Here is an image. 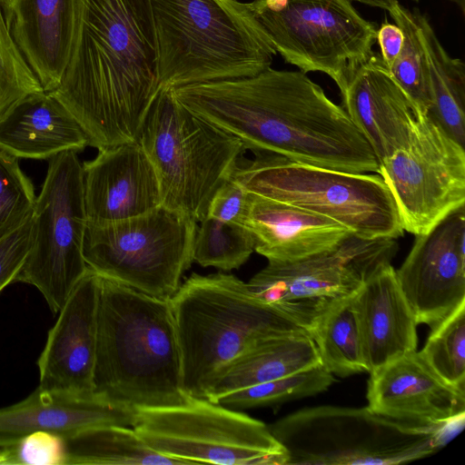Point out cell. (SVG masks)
Listing matches in <instances>:
<instances>
[{
	"instance_id": "6da1fadb",
	"label": "cell",
	"mask_w": 465,
	"mask_h": 465,
	"mask_svg": "<svg viewBox=\"0 0 465 465\" xmlns=\"http://www.w3.org/2000/svg\"><path fill=\"white\" fill-rule=\"evenodd\" d=\"M186 108L238 138L246 150L348 173L379 162L344 108L302 71L276 70L172 88Z\"/></svg>"
},
{
	"instance_id": "7a4b0ae2",
	"label": "cell",
	"mask_w": 465,
	"mask_h": 465,
	"mask_svg": "<svg viewBox=\"0 0 465 465\" xmlns=\"http://www.w3.org/2000/svg\"><path fill=\"white\" fill-rule=\"evenodd\" d=\"M159 85L150 0H78L70 60L50 92L98 150L136 141Z\"/></svg>"
},
{
	"instance_id": "3957f363",
	"label": "cell",
	"mask_w": 465,
	"mask_h": 465,
	"mask_svg": "<svg viewBox=\"0 0 465 465\" xmlns=\"http://www.w3.org/2000/svg\"><path fill=\"white\" fill-rule=\"evenodd\" d=\"M93 393L134 411L190 401L170 301L102 277Z\"/></svg>"
},
{
	"instance_id": "277c9868",
	"label": "cell",
	"mask_w": 465,
	"mask_h": 465,
	"mask_svg": "<svg viewBox=\"0 0 465 465\" xmlns=\"http://www.w3.org/2000/svg\"><path fill=\"white\" fill-rule=\"evenodd\" d=\"M160 87L249 77L277 54L247 3L150 0Z\"/></svg>"
},
{
	"instance_id": "5b68a950",
	"label": "cell",
	"mask_w": 465,
	"mask_h": 465,
	"mask_svg": "<svg viewBox=\"0 0 465 465\" xmlns=\"http://www.w3.org/2000/svg\"><path fill=\"white\" fill-rule=\"evenodd\" d=\"M181 352L183 389L206 399L216 373L269 337L306 331L260 300L232 274L193 273L170 300Z\"/></svg>"
},
{
	"instance_id": "8992f818",
	"label": "cell",
	"mask_w": 465,
	"mask_h": 465,
	"mask_svg": "<svg viewBox=\"0 0 465 465\" xmlns=\"http://www.w3.org/2000/svg\"><path fill=\"white\" fill-rule=\"evenodd\" d=\"M287 465H394L439 451L457 429L408 424L368 406L302 409L268 425Z\"/></svg>"
},
{
	"instance_id": "52a82bcc",
	"label": "cell",
	"mask_w": 465,
	"mask_h": 465,
	"mask_svg": "<svg viewBox=\"0 0 465 465\" xmlns=\"http://www.w3.org/2000/svg\"><path fill=\"white\" fill-rule=\"evenodd\" d=\"M137 141L156 173L162 205L196 222L205 218L213 195L246 150L183 105L168 87L159 88Z\"/></svg>"
},
{
	"instance_id": "ba28073f",
	"label": "cell",
	"mask_w": 465,
	"mask_h": 465,
	"mask_svg": "<svg viewBox=\"0 0 465 465\" xmlns=\"http://www.w3.org/2000/svg\"><path fill=\"white\" fill-rule=\"evenodd\" d=\"M229 178L248 192L328 217L365 239L403 234L393 197L379 174L348 173L254 153Z\"/></svg>"
},
{
	"instance_id": "9c48e42d",
	"label": "cell",
	"mask_w": 465,
	"mask_h": 465,
	"mask_svg": "<svg viewBox=\"0 0 465 465\" xmlns=\"http://www.w3.org/2000/svg\"><path fill=\"white\" fill-rule=\"evenodd\" d=\"M197 222L163 205L114 223H87L83 255L100 276L168 300L193 260Z\"/></svg>"
},
{
	"instance_id": "30bf717a",
	"label": "cell",
	"mask_w": 465,
	"mask_h": 465,
	"mask_svg": "<svg viewBox=\"0 0 465 465\" xmlns=\"http://www.w3.org/2000/svg\"><path fill=\"white\" fill-rule=\"evenodd\" d=\"M251 12L285 62L322 72L341 94L372 54L377 28L350 0H253Z\"/></svg>"
},
{
	"instance_id": "8fae6325",
	"label": "cell",
	"mask_w": 465,
	"mask_h": 465,
	"mask_svg": "<svg viewBox=\"0 0 465 465\" xmlns=\"http://www.w3.org/2000/svg\"><path fill=\"white\" fill-rule=\"evenodd\" d=\"M155 451L187 464L287 465L268 425L206 399L136 411L133 427Z\"/></svg>"
},
{
	"instance_id": "7c38bea8",
	"label": "cell",
	"mask_w": 465,
	"mask_h": 465,
	"mask_svg": "<svg viewBox=\"0 0 465 465\" xmlns=\"http://www.w3.org/2000/svg\"><path fill=\"white\" fill-rule=\"evenodd\" d=\"M397 250L396 239L351 234L334 249L303 260L268 262L247 284L260 300L310 334L378 268L391 263Z\"/></svg>"
},
{
	"instance_id": "4fadbf2b",
	"label": "cell",
	"mask_w": 465,
	"mask_h": 465,
	"mask_svg": "<svg viewBox=\"0 0 465 465\" xmlns=\"http://www.w3.org/2000/svg\"><path fill=\"white\" fill-rule=\"evenodd\" d=\"M48 161L32 214L31 248L16 282L35 286L56 314L88 269L83 255L87 218L77 153Z\"/></svg>"
},
{
	"instance_id": "5bb4252c",
	"label": "cell",
	"mask_w": 465,
	"mask_h": 465,
	"mask_svg": "<svg viewBox=\"0 0 465 465\" xmlns=\"http://www.w3.org/2000/svg\"><path fill=\"white\" fill-rule=\"evenodd\" d=\"M377 173L393 197L403 231L414 235L464 206V146L427 114Z\"/></svg>"
},
{
	"instance_id": "9a60e30c",
	"label": "cell",
	"mask_w": 465,
	"mask_h": 465,
	"mask_svg": "<svg viewBox=\"0 0 465 465\" xmlns=\"http://www.w3.org/2000/svg\"><path fill=\"white\" fill-rule=\"evenodd\" d=\"M396 276L419 324L430 329L465 303V209L415 235Z\"/></svg>"
},
{
	"instance_id": "2e32d148",
	"label": "cell",
	"mask_w": 465,
	"mask_h": 465,
	"mask_svg": "<svg viewBox=\"0 0 465 465\" xmlns=\"http://www.w3.org/2000/svg\"><path fill=\"white\" fill-rule=\"evenodd\" d=\"M366 398L371 411L400 422L457 430L463 425L465 391L441 380L417 350L370 373Z\"/></svg>"
},
{
	"instance_id": "e0dca14e",
	"label": "cell",
	"mask_w": 465,
	"mask_h": 465,
	"mask_svg": "<svg viewBox=\"0 0 465 465\" xmlns=\"http://www.w3.org/2000/svg\"><path fill=\"white\" fill-rule=\"evenodd\" d=\"M102 277L88 268L58 312L38 360L42 390L94 396L97 308Z\"/></svg>"
},
{
	"instance_id": "ac0fdd59",
	"label": "cell",
	"mask_w": 465,
	"mask_h": 465,
	"mask_svg": "<svg viewBox=\"0 0 465 465\" xmlns=\"http://www.w3.org/2000/svg\"><path fill=\"white\" fill-rule=\"evenodd\" d=\"M98 151L95 158L83 163L87 223L122 221L162 205L156 173L137 140Z\"/></svg>"
},
{
	"instance_id": "d6986e66",
	"label": "cell",
	"mask_w": 465,
	"mask_h": 465,
	"mask_svg": "<svg viewBox=\"0 0 465 465\" xmlns=\"http://www.w3.org/2000/svg\"><path fill=\"white\" fill-rule=\"evenodd\" d=\"M342 107L380 163L406 145L424 114L373 54L352 74L341 93Z\"/></svg>"
},
{
	"instance_id": "ffe728a7",
	"label": "cell",
	"mask_w": 465,
	"mask_h": 465,
	"mask_svg": "<svg viewBox=\"0 0 465 465\" xmlns=\"http://www.w3.org/2000/svg\"><path fill=\"white\" fill-rule=\"evenodd\" d=\"M365 371L417 350L413 312L391 262L378 268L351 298Z\"/></svg>"
},
{
	"instance_id": "44dd1931",
	"label": "cell",
	"mask_w": 465,
	"mask_h": 465,
	"mask_svg": "<svg viewBox=\"0 0 465 465\" xmlns=\"http://www.w3.org/2000/svg\"><path fill=\"white\" fill-rule=\"evenodd\" d=\"M242 224L254 237V251L273 262L331 251L353 234L328 217L252 193Z\"/></svg>"
},
{
	"instance_id": "7402d4cb",
	"label": "cell",
	"mask_w": 465,
	"mask_h": 465,
	"mask_svg": "<svg viewBox=\"0 0 465 465\" xmlns=\"http://www.w3.org/2000/svg\"><path fill=\"white\" fill-rule=\"evenodd\" d=\"M78 0H7L13 37L45 92L55 90L68 65Z\"/></svg>"
},
{
	"instance_id": "603a6c76",
	"label": "cell",
	"mask_w": 465,
	"mask_h": 465,
	"mask_svg": "<svg viewBox=\"0 0 465 465\" xmlns=\"http://www.w3.org/2000/svg\"><path fill=\"white\" fill-rule=\"evenodd\" d=\"M136 411L95 396L53 392L37 387L29 396L0 409V448L35 431L63 437L104 425L134 427Z\"/></svg>"
},
{
	"instance_id": "cb8c5ba5",
	"label": "cell",
	"mask_w": 465,
	"mask_h": 465,
	"mask_svg": "<svg viewBox=\"0 0 465 465\" xmlns=\"http://www.w3.org/2000/svg\"><path fill=\"white\" fill-rule=\"evenodd\" d=\"M88 145L82 126L51 93L28 94L0 114V149L16 158L49 160Z\"/></svg>"
},
{
	"instance_id": "d4e9b609",
	"label": "cell",
	"mask_w": 465,
	"mask_h": 465,
	"mask_svg": "<svg viewBox=\"0 0 465 465\" xmlns=\"http://www.w3.org/2000/svg\"><path fill=\"white\" fill-rule=\"evenodd\" d=\"M315 343L307 331L266 338L246 349L214 376L206 400L282 378L320 365Z\"/></svg>"
},
{
	"instance_id": "484cf974",
	"label": "cell",
	"mask_w": 465,
	"mask_h": 465,
	"mask_svg": "<svg viewBox=\"0 0 465 465\" xmlns=\"http://www.w3.org/2000/svg\"><path fill=\"white\" fill-rule=\"evenodd\" d=\"M414 16L430 73L431 105L426 114L450 137L464 146V63L460 58H452L449 55L424 15L414 13Z\"/></svg>"
},
{
	"instance_id": "4316f807",
	"label": "cell",
	"mask_w": 465,
	"mask_h": 465,
	"mask_svg": "<svg viewBox=\"0 0 465 465\" xmlns=\"http://www.w3.org/2000/svg\"><path fill=\"white\" fill-rule=\"evenodd\" d=\"M64 439V465H188L153 450L132 427L98 426Z\"/></svg>"
},
{
	"instance_id": "83f0119b",
	"label": "cell",
	"mask_w": 465,
	"mask_h": 465,
	"mask_svg": "<svg viewBox=\"0 0 465 465\" xmlns=\"http://www.w3.org/2000/svg\"><path fill=\"white\" fill-rule=\"evenodd\" d=\"M351 298L327 313L310 333L321 365L340 377L365 371Z\"/></svg>"
},
{
	"instance_id": "f1b7e54d",
	"label": "cell",
	"mask_w": 465,
	"mask_h": 465,
	"mask_svg": "<svg viewBox=\"0 0 465 465\" xmlns=\"http://www.w3.org/2000/svg\"><path fill=\"white\" fill-rule=\"evenodd\" d=\"M200 223L193 260L201 266L229 272L240 268L254 251V237L245 226L207 216Z\"/></svg>"
},
{
	"instance_id": "f546056e",
	"label": "cell",
	"mask_w": 465,
	"mask_h": 465,
	"mask_svg": "<svg viewBox=\"0 0 465 465\" xmlns=\"http://www.w3.org/2000/svg\"><path fill=\"white\" fill-rule=\"evenodd\" d=\"M334 376L321 364L294 374L245 387L220 397L216 403L241 410L284 402L326 391Z\"/></svg>"
},
{
	"instance_id": "4dcf8cb0",
	"label": "cell",
	"mask_w": 465,
	"mask_h": 465,
	"mask_svg": "<svg viewBox=\"0 0 465 465\" xmlns=\"http://www.w3.org/2000/svg\"><path fill=\"white\" fill-rule=\"evenodd\" d=\"M391 17L403 33V44L389 73L413 103L427 114L431 105L429 65L414 13L401 5Z\"/></svg>"
},
{
	"instance_id": "1f68e13d",
	"label": "cell",
	"mask_w": 465,
	"mask_h": 465,
	"mask_svg": "<svg viewBox=\"0 0 465 465\" xmlns=\"http://www.w3.org/2000/svg\"><path fill=\"white\" fill-rule=\"evenodd\" d=\"M430 330L420 355L441 380L465 391V303Z\"/></svg>"
},
{
	"instance_id": "d6a6232c",
	"label": "cell",
	"mask_w": 465,
	"mask_h": 465,
	"mask_svg": "<svg viewBox=\"0 0 465 465\" xmlns=\"http://www.w3.org/2000/svg\"><path fill=\"white\" fill-rule=\"evenodd\" d=\"M35 201L34 185L18 158L0 149V240L32 217Z\"/></svg>"
},
{
	"instance_id": "836d02e7",
	"label": "cell",
	"mask_w": 465,
	"mask_h": 465,
	"mask_svg": "<svg viewBox=\"0 0 465 465\" xmlns=\"http://www.w3.org/2000/svg\"><path fill=\"white\" fill-rule=\"evenodd\" d=\"M40 92L45 90L13 37L0 0V114L18 99Z\"/></svg>"
},
{
	"instance_id": "e575fe53",
	"label": "cell",
	"mask_w": 465,
	"mask_h": 465,
	"mask_svg": "<svg viewBox=\"0 0 465 465\" xmlns=\"http://www.w3.org/2000/svg\"><path fill=\"white\" fill-rule=\"evenodd\" d=\"M62 435L35 431L0 448V465H64Z\"/></svg>"
},
{
	"instance_id": "d590c367",
	"label": "cell",
	"mask_w": 465,
	"mask_h": 465,
	"mask_svg": "<svg viewBox=\"0 0 465 465\" xmlns=\"http://www.w3.org/2000/svg\"><path fill=\"white\" fill-rule=\"evenodd\" d=\"M32 243V217L0 240V293L16 278L27 258Z\"/></svg>"
},
{
	"instance_id": "8d00e7d4",
	"label": "cell",
	"mask_w": 465,
	"mask_h": 465,
	"mask_svg": "<svg viewBox=\"0 0 465 465\" xmlns=\"http://www.w3.org/2000/svg\"><path fill=\"white\" fill-rule=\"evenodd\" d=\"M249 195L250 193L240 183L228 178L213 195L206 216L242 224Z\"/></svg>"
},
{
	"instance_id": "74e56055",
	"label": "cell",
	"mask_w": 465,
	"mask_h": 465,
	"mask_svg": "<svg viewBox=\"0 0 465 465\" xmlns=\"http://www.w3.org/2000/svg\"><path fill=\"white\" fill-rule=\"evenodd\" d=\"M381 47V57L389 70L398 57L403 44V33L397 25L383 23L377 29V39Z\"/></svg>"
},
{
	"instance_id": "f35d334b",
	"label": "cell",
	"mask_w": 465,
	"mask_h": 465,
	"mask_svg": "<svg viewBox=\"0 0 465 465\" xmlns=\"http://www.w3.org/2000/svg\"><path fill=\"white\" fill-rule=\"evenodd\" d=\"M373 7H379L390 13L393 16L400 9L401 4L398 0H353Z\"/></svg>"
},
{
	"instance_id": "ab89813d",
	"label": "cell",
	"mask_w": 465,
	"mask_h": 465,
	"mask_svg": "<svg viewBox=\"0 0 465 465\" xmlns=\"http://www.w3.org/2000/svg\"><path fill=\"white\" fill-rule=\"evenodd\" d=\"M416 1H418V0H416ZM450 1L454 2L460 8L462 13L465 12V0H450Z\"/></svg>"
}]
</instances>
